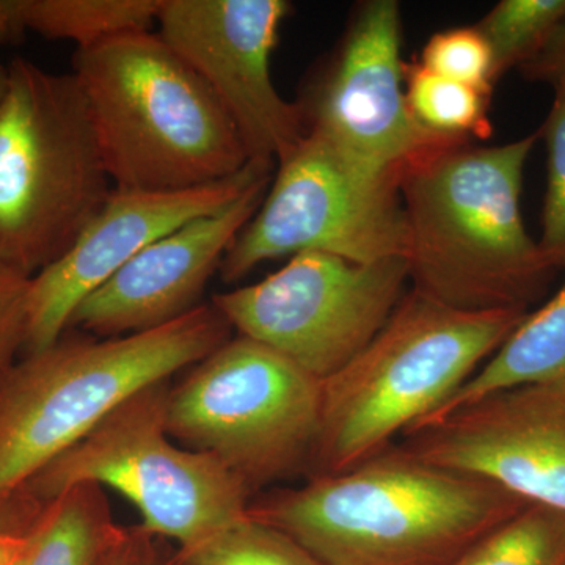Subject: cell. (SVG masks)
I'll return each mask as SVG.
<instances>
[{
    "label": "cell",
    "mask_w": 565,
    "mask_h": 565,
    "mask_svg": "<svg viewBox=\"0 0 565 565\" xmlns=\"http://www.w3.org/2000/svg\"><path fill=\"white\" fill-rule=\"evenodd\" d=\"M141 541H143V533H141L140 527L134 533H128L125 541L111 552L109 559L104 565H139Z\"/></svg>",
    "instance_id": "83f0119b"
},
{
    "label": "cell",
    "mask_w": 565,
    "mask_h": 565,
    "mask_svg": "<svg viewBox=\"0 0 565 565\" xmlns=\"http://www.w3.org/2000/svg\"><path fill=\"white\" fill-rule=\"evenodd\" d=\"M275 166L262 206L223 258V280H241L262 263L303 252L364 264L405 258L399 178L364 169L313 131Z\"/></svg>",
    "instance_id": "9c48e42d"
},
{
    "label": "cell",
    "mask_w": 565,
    "mask_h": 565,
    "mask_svg": "<svg viewBox=\"0 0 565 565\" xmlns=\"http://www.w3.org/2000/svg\"><path fill=\"white\" fill-rule=\"evenodd\" d=\"M527 504L486 479L390 446L343 473L252 498L248 516L322 565H451Z\"/></svg>",
    "instance_id": "6da1fadb"
},
{
    "label": "cell",
    "mask_w": 565,
    "mask_h": 565,
    "mask_svg": "<svg viewBox=\"0 0 565 565\" xmlns=\"http://www.w3.org/2000/svg\"><path fill=\"white\" fill-rule=\"evenodd\" d=\"M162 0H14L24 31L88 50L114 36L151 31Z\"/></svg>",
    "instance_id": "ac0fdd59"
},
{
    "label": "cell",
    "mask_w": 565,
    "mask_h": 565,
    "mask_svg": "<svg viewBox=\"0 0 565 565\" xmlns=\"http://www.w3.org/2000/svg\"><path fill=\"white\" fill-rule=\"evenodd\" d=\"M530 310L462 311L412 289L384 329L322 382L310 475H337L385 451L449 399Z\"/></svg>",
    "instance_id": "5b68a950"
},
{
    "label": "cell",
    "mask_w": 565,
    "mask_h": 565,
    "mask_svg": "<svg viewBox=\"0 0 565 565\" xmlns=\"http://www.w3.org/2000/svg\"><path fill=\"white\" fill-rule=\"evenodd\" d=\"M0 107V264L35 277L57 262L114 192L74 74L9 65Z\"/></svg>",
    "instance_id": "8992f818"
},
{
    "label": "cell",
    "mask_w": 565,
    "mask_h": 565,
    "mask_svg": "<svg viewBox=\"0 0 565 565\" xmlns=\"http://www.w3.org/2000/svg\"><path fill=\"white\" fill-rule=\"evenodd\" d=\"M273 177L256 182L223 210L159 237L82 300L70 327L99 338L148 332L200 307L237 234L262 206Z\"/></svg>",
    "instance_id": "9a60e30c"
},
{
    "label": "cell",
    "mask_w": 565,
    "mask_h": 565,
    "mask_svg": "<svg viewBox=\"0 0 565 565\" xmlns=\"http://www.w3.org/2000/svg\"><path fill=\"white\" fill-rule=\"evenodd\" d=\"M423 68L430 73L493 93V58L489 44L475 28H456L435 33L422 52Z\"/></svg>",
    "instance_id": "cb8c5ba5"
},
{
    "label": "cell",
    "mask_w": 565,
    "mask_h": 565,
    "mask_svg": "<svg viewBox=\"0 0 565 565\" xmlns=\"http://www.w3.org/2000/svg\"><path fill=\"white\" fill-rule=\"evenodd\" d=\"M565 515V386L523 385L416 424L399 445Z\"/></svg>",
    "instance_id": "4fadbf2b"
},
{
    "label": "cell",
    "mask_w": 565,
    "mask_h": 565,
    "mask_svg": "<svg viewBox=\"0 0 565 565\" xmlns=\"http://www.w3.org/2000/svg\"><path fill=\"white\" fill-rule=\"evenodd\" d=\"M286 0H162L159 35L211 88L250 159L277 163L307 136L302 107L275 88L270 55Z\"/></svg>",
    "instance_id": "8fae6325"
},
{
    "label": "cell",
    "mask_w": 565,
    "mask_h": 565,
    "mask_svg": "<svg viewBox=\"0 0 565 565\" xmlns=\"http://www.w3.org/2000/svg\"><path fill=\"white\" fill-rule=\"evenodd\" d=\"M31 282L32 277L0 264V382L25 349Z\"/></svg>",
    "instance_id": "d4e9b609"
},
{
    "label": "cell",
    "mask_w": 565,
    "mask_h": 565,
    "mask_svg": "<svg viewBox=\"0 0 565 565\" xmlns=\"http://www.w3.org/2000/svg\"><path fill=\"white\" fill-rule=\"evenodd\" d=\"M170 381L140 390L118 405L79 444L52 460L24 487L3 523L22 534L58 494L93 482L131 501L141 531L202 544L248 516L252 492L214 457L174 445L167 433Z\"/></svg>",
    "instance_id": "52a82bcc"
},
{
    "label": "cell",
    "mask_w": 565,
    "mask_h": 565,
    "mask_svg": "<svg viewBox=\"0 0 565 565\" xmlns=\"http://www.w3.org/2000/svg\"><path fill=\"white\" fill-rule=\"evenodd\" d=\"M408 281L405 258L364 264L303 252L255 285L215 294L211 303L237 333L323 382L384 329Z\"/></svg>",
    "instance_id": "30bf717a"
},
{
    "label": "cell",
    "mask_w": 565,
    "mask_h": 565,
    "mask_svg": "<svg viewBox=\"0 0 565 565\" xmlns=\"http://www.w3.org/2000/svg\"><path fill=\"white\" fill-rule=\"evenodd\" d=\"M13 565H104L128 531L115 525L104 487L82 482L44 505Z\"/></svg>",
    "instance_id": "e0dca14e"
},
{
    "label": "cell",
    "mask_w": 565,
    "mask_h": 565,
    "mask_svg": "<svg viewBox=\"0 0 565 565\" xmlns=\"http://www.w3.org/2000/svg\"><path fill=\"white\" fill-rule=\"evenodd\" d=\"M565 17V0H501L475 25L489 44L494 81L541 50Z\"/></svg>",
    "instance_id": "44dd1931"
},
{
    "label": "cell",
    "mask_w": 565,
    "mask_h": 565,
    "mask_svg": "<svg viewBox=\"0 0 565 565\" xmlns=\"http://www.w3.org/2000/svg\"><path fill=\"white\" fill-rule=\"evenodd\" d=\"M21 545L22 535L0 530V565H13Z\"/></svg>",
    "instance_id": "f1b7e54d"
},
{
    "label": "cell",
    "mask_w": 565,
    "mask_h": 565,
    "mask_svg": "<svg viewBox=\"0 0 565 565\" xmlns=\"http://www.w3.org/2000/svg\"><path fill=\"white\" fill-rule=\"evenodd\" d=\"M405 96L412 117L435 137L452 141L492 137L490 92L446 79L415 62L405 63Z\"/></svg>",
    "instance_id": "d6986e66"
},
{
    "label": "cell",
    "mask_w": 565,
    "mask_h": 565,
    "mask_svg": "<svg viewBox=\"0 0 565 565\" xmlns=\"http://www.w3.org/2000/svg\"><path fill=\"white\" fill-rule=\"evenodd\" d=\"M555 99L542 128L546 147V192L539 248L553 269H565V84L553 88Z\"/></svg>",
    "instance_id": "603a6c76"
},
{
    "label": "cell",
    "mask_w": 565,
    "mask_h": 565,
    "mask_svg": "<svg viewBox=\"0 0 565 565\" xmlns=\"http://www.w3.org/2000/svg\"><path fill=\"white\" fill-rule=\"evenodd\" d=\"M147 544H148V535H143V541H141V555L139 565H150L147 559Z\"/></svg>",
    "instance_id": "f546056e"
},
{
    "label": "cell",
    "mask_w": 565,
    "mask_h": 565,
    "mask_svg": "<svg viewBox=\"0 0 565 565\" xmlns=\"http://www.w3.org/2000/svg\"><path fill=\"white\" fill-rule=\"evenodd\" d=\"M212 303L172 323L28 353L0 382V530L29 481L140 390L195 366L232 338Z\"/></svg>",
    "instance_id": "277c9868"
},
{
    "label": "cell",
    "mask_w": 565,
    "mask_h": 565,
    "mask_svg": "<svg viewBox=\"0 0 565 565\" xmlns=\"http://www.w3.org/2000/svg\"><path fill=\"white\" fill-rule=\"evenodd\" d=\"M519 71L530 82H541L553 88L565 84V17L557 22L541 50Z\"/></svg>",
    "instance_id": "484cf974"
},
{
    "label": "cell",
    "mask_w": 565,
    "mask_h": 565,
    "mask_svg": "<svg viewBox=\"0 0 565 565\" xmlns=\"http://www.w3.org/2000/svg\"><path fill=\"white\" fill-rule=\"evenodd\" d=\"M24 33L14 11V0H0V44L20 40ZM10 88L9 66L0 63V107L6 102Z\"/></svg>",
    "instance_id": "4316f807"
},
{
    "label": "cell",
    "mask_w": 565,
    "mask_h": 565,
    "mask_svg": "<svg viewBox=\"0 0 565 565\" xmlns=\"http://www.w3.org/2000/svg\"><path fill=\"white\" fill-rule=\"evenodd\" d=\"M542 384L565 386V281L548 302L525 316L440 408L416 424L433 422L489 394Z\"/></svg>",
    "instance_id": "2e32d148"
},
{
    "label": "cell",
    "mask_w": 565,
    "mask_h": 565,
    "mask_svg": "<svg viewBox=\"0 0 565 565\" xmlns=\"http://www.w3.org/2000/svg\"><path fill=\"white\" fill-rule=\"evenodd\" d=\"M73 63L115 191H188L250 161L214 93L159 33H122Z\"/></svg>",
    "instance_id": "3957f363"
},
{
    "label": "cell",
    "mask_w": 565,
    "mask_h": 565,
    "mask_svg": "<svg viewBox=\"0 0 565 565\" xmlns=\"http://www.w3.org/2000/svg\"><path fill=\"white\" fill-rule=\"evenodd\" d=\"M275 162L250 159L239 173L188 191L110 193L109 200L57 262L32 277L25 355L51 348L85 297L137 253L193 218L236 202L273 177Z\"/></svg>",
    "instance_id": "5bb4252c"
},
{
    "label": "cell",
    "mask_w": 565,
    "mask_h": 565,
    "mask_svg": "<svg viewBox=\"0 0 565 565\" xmlns=\"http://www.w3.org/2000/svg\"><path fill=\"white\" fill-rule=\"evenodd\" d=\"M322 382L237 334L193 366L167 399V433L217 459L253 492L310 471Z\"/></svg>",
    "instance_id": "ba28073f"
},
{
    "label": "cell",
    "mask_w": 565,
    "mask_h": 565,
    "mask_svg": "<svg viewBox=\"0 0 565 565\" xmlns=\"http://www.w3.org/2000/svg\"><path fill=\"white\" fill-rule=\"evenodd\" d=\"M451 565H565V515L527 504L482 535Z\"/></svg>",
    "instance_id": "ffe728a7"
},
{
    "label": "cell",
    "mask_w": 565,
    "mask_h": 565,
    "mask_svg": "<svg viewBox=\"0 0 565 565\" xmlns=\"http://www.w3.org/2000/svg\"><path fill=\"white\" fill-rule=\"evenodd\" d=\"M404 85L399 3L364 2L356 7L327 71L299 103L308 131L318 132L364 169L401 178L424 152L452 141L424 131L415 121Z\"/></svg>",
    "instance_id": "7c38bea8"
},
{
    "label": "cell",
    "mask_w": 565,
    "mask_h": 565,
    "mask_svg": "<svg viewBox=\"0 0 565 565\" xmlns=\"http://www.w3.org/2000/svg\"><path fill=\"white\" fill-rule=\"evenodd\" d=\"M177 565H322L289 535L247 519L182 548Z\"/></svg>",
    "instance_id": "7402d4cb"
},
{
    "label": "cell",
    "mask_w": 565,
    "mask_h": 565,
    "mask_svg": "<svg viewBox=\"0 0 565 565\" xmlns=\"http://www.w3.org/2000/svg\"><path fill=\"white\" fill-rule=\"evenodd\" d=\"M539 131L497 147L451 141L399 178L415 291L462 311L530 310L556 270L523 222V173Z\"/></svg>",
    "instance_id": "7a4b0ae2"
}]
</instances>
